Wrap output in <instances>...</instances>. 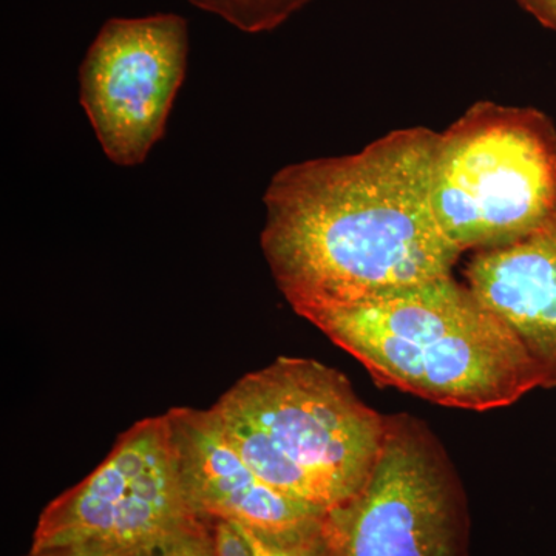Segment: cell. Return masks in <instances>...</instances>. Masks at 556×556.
<instances>
[{"label":"cell","mask_w":556,"mask_h":556,"mask_svg":"<svg viewBox=\"0 0 556 556\" xmlns=\"http://www.w3.org/2000/svg\"><path fill=\"white\" fill-rule=\"evenodd\" d=\"M439 131L408 127L353 155L289 164L265 193L262 249L300 317L452 276L459 248L431 203Z\"/></svg>","instance_id":"6da1fadb"},{"label":"cell","mask_w":556,"mask_h":556,"mask_svg":"<svg viewBox=\"0 0 556 556\" xmlns=\"http://www.w3.org/2000/svg\"><path fill=\"white\" fill-rule=\"evenodd\" d=\"M308 321L378 382L445 407H508L541 388L514 331L453 274Z\"/></svg>","instance_id":"7a4b0ae2"},{"label":"cell","mask_w":556,"mask_h":556,"mask_svg":"<svg viewBox=\"0 0 556 556\" xmlns=\"http://www.w3.org/2000/svg\"><path fill=\"white\" fill-rule=\"evenodd\" d=\"M211 412L263 481L325 515L367 482L388 430L345 375L313 358L249 372Z\"/></svg>","instance_id":"3957f363"},{"label":"cell","mask_w":556,"mask_h":556,"mask_svg":"<svg viewBox=\"0 0 556 556\" xmlns=\"http://www.w3.org/2000/svg\"><path fill=\"white\" fill-rule=\"evenodd\" d=\"M431 203L460 251L495 249L535 230L556 204V126L533 108L475 102L439 131Z\"/></svg>","instance_id":"277c9868"},{"label":"cell","mask_w":556,"mask_h":556,"mask_svg":"<svg viewBox=\"0 0 556 556\" xmlns=\"http://www.w3.org/2000/svg\"><path fill=\"white\" fill-rule=\"evenodd\" d=\"M207 535L164 413L135 422L89 477L43 508L30 551L155 556Z\"/></svg>","instance_id":"5b68a950"},{"label":"cell","mask_w":556,"mask_h":556,"mask_svg":"<svg viewBox=\"0 0 556 556\" xmlns=\"http://www.w3.org/2000/svg\"><path fill=\"white\" fill-rule=\"evenodd\" d=\"M460 489L426 424L388 416L382 452L357 495L320 525L325 556H459Z\"/></svg>","instance_id":"8992f818"},{"label":"cell","mask_w":556,"mask_h":556,"mask_svg":"<svg viewBox=\"0 0 556 556\" xmlns=\"http://www.w3.org/2000/svg\"><path fill=\"white\" fill-rule=\"evenodd\" d=\"M188 51V22L178 14L102 25L79 68V101L112 163L138 166L163 138Z\"/></svg>","instance_id":"52a82bcc"},{"label":"cell","mask_w":556,"mask_h":556,"mask_svg":"<svg viewBox=\"0 0 556 556\" xmlns=\"http://www.w3.org/2000/svg\"><path fill=\"white\" fill-rule=\"evenodd\" d=\"M190 497L203 517L274 538L309 535L325 514L263 481L230 444L211 408L167 412Z\"/></svg>","instance_id":"ba28073f"},{"label":"cell","mask_w":556,"mask_h":556,"mask_svg":"<svg viewBox=\"0 0 556 556\" xmlns=\"http://www.w3.org/2000/svg\"><path fill=\"white\" fill-rule=\"evenodd\" d=\"M467 285L517 336L541 388H556V204L522 239L479 251Z\"/></svg>","instance_id":"9c48e42d"},{"label":"cell","mask_w":556,"mask_h":556,"mask_svg":"<svg viewBox=\"0 0 556 556\" xmlns=\"http://www.w3.org/2000/svg\"><path fill=\"white\" fill-rule=\"evenodd\" d=\"M244 33L274 30L309 0H189Z\"/></svg>","instance_id":"30bf717a"},{"label":"cell","mask_w":556,"mask_h":556,"mask_svg":"<svg viewBox=\"0 0 556 556\" xmlns=\"http://www.w3.org/2000/svg\"><path fill=\"white\" fill-rule=\"evenodd\" d=\"M212 556H255L252 530L239 522L208 518Z\"/></svg>","instance_id":"8fae6325"},{"label":"cell","mask_w":556,"mask_h":556,"mask_svg":"<svg viewBox=\"0 0 556 556\" xmlns=\"http://www.w3.org/2000/svg\"><path fill=\"white\" fill-rule=\"evenodd\" d=\"M255 556H325L320 529L309 535L274 538L260 535L252 530Z\"/></svg>","instance_id":"7c38bea8"},{"label":"cell","mask_w":556,"mask_h":556,"mask_svg":"<svg viewBox=\"0 0 556 556\" xmlns=\"http://www.w3.org/2000/svg\"><path fill=\"white\" fill-rule=\"evenodd\" d=\"M25 556H131L118 554H102V552L75 551V548H51V551L28 552ZM155 556H212L208 535L201 540L190 541L185 546L174 548L166 554Z\"/></svg>","instance_id":"4fadbf2b"},{"label":"cell","mask_w":556,"mask_h":556,"mask_svg":"<svg viewBox=\"0 0 556 556\" xmlns=\"http://www.w3.org/2000/svg\"><path fill=\"white\" fill-rule=\"evenodd\" d=\"M541 25L556 33V0H517Z\"/></svg>","instance_id":"5bb4252c"}]
</instances>
